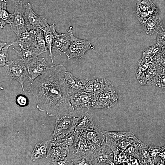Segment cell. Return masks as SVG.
<instances>
[{
	"mask_svg": "<svg viewBox=\"0 0 165 165\" xmlns=\"http://www.w3.org/2000/svg\"><path fill=\"white\" fill-rule=\"evenodd\" d=\"M67 70L62 64L48 67L45 72L31 83L28 91L37 102V107L52 116L74 114L70 94L71 91L66 82Z\"/></svg>",
	"mask_w": 165,
	"mask_h": 165,
	"instance_id": "cell-1",
	"label": "cell"
},
{
	"mask_svg": "<svg viewBox=\"0 0 165 165\" xmlns=\"http://www.w3.org/2000/svg\"><path fill=\"white\" fill-rule=\"evenodd\" d=\"M118 100V94L111 83L99 93L93 94L92 108L110 109L115 105Z\"/></svg>",
	"mask_w": 165,
	"mask_h": 165,
	"instance_id": "cell-2",
	"label": "cell"
},
{
	"mask_svg": "<svg viewBox=\"0 0 165 165\" xmlns=\"http://www.w3.org/2000/svg\"><path fill=\"white\" fill-rule=\"evenodd\" d=\"M4 67L9 77L18 82L24 91V83L27 79H29L26 65L18 59L9 61Z\"/></svg>",
	"mask_w": 165,
	"mask_h": 165,
	"instance_id": "cell-3",
	"label": "cell"
},
{
	"mask_svg": "<svg viewBox=\"0 0 165 165\" xmlns=\"http://www.w3.org/2000/svg\"><path fill=\"white\" fill-rule=\"evenodd\" d=\"M26 4V3L20 0L15 2L14 12L9 24L11 29L15 33L17 38L28 31L24 16Z\"/></svg>",
	"mask_w": 165,
	"mask_h": 165,
	"instance_id": "cell-4",
	"label": "cell"
},
{
	"mask_svg": "<svg viewBox=\"0 0 165 165\" xmlns=\"http://www.w3.org/2000/svg\"><path fill=\"white\" fill-rule=\"evenodd\" d=\"M94 49V46L87 40L79 38L72 33L71 43L64 53L68 59H80L84 56L87 51Z\"/></svg>",
	"mask_w": 165,
	"mask_h": 165,
	"instance_id": "cell-5",
	"label": "cell"
},
{
	"mask_svg": "<svg viewBox=\"0 0 165 165\" xmlns=\"http://www.w3.org/2000/svg\"><path fill=\"white\" fill-rule=\"evenodd\" d=\"M79 116L69 114L55 116V128L51 138L54 139L60 134L74 131L75 122Z\"/></svg>",
	"mask_w": 165,
	"mask_h": 165,
	"instance_id": "cell-6",
	"label": "cell"
},
{
	"mask_svg": "<svg viewBox=\"0 0 165 165\" xmlns=\"http://www.w3.org/2000/svg\"><path fill=\"white\" fill-rule=\"evenodd\" d=\"M24 16L28 31L42 29L48 24L47 19L45 16L36 13L32 9L30 3H26Z\"/></svg>",
	"mask_w": 165,
	"mask_h": 165,
	"instance_id": "cell-7",
	"label": "cell"
},
{
	"mask_svg": "<svg viewBox=\"0 0 165 165\" xmlns=\"http://www.w3.org/2000/svg\"><path fill=\"white\" fill-rule=\"evenodd\" d=\"M93 93L81 90L70 95V102L73 110L84 112L92 108Z\"/></svg>",
	"mask_w": 165,
	"mask_h": 165,
	"instance_id": "cell-8",
	"label": "cell"
},
{
	"mask_svg": "<svg viewBox=\"0 0 165 165\" xmlns=\"http://www.w3.org/2000/svg\"><path fill=\"white\" fill-rule=\"evenodd\" d=\"M136 16L142 24L158 13V9L151 0L136 1Z\"/></svg>",
	"mask_w": 165,
	"mask_h": 165,
	"instance_id": "cell-9",
	"label": "cell"
},
{
	"mask_svg": "<svg viewBox=\"0 0 165 165\" xmlns=\"http://www.w3.org/2000/svg\"><path fill=\"white\" fill-rule=\"evenodd\" d=\"M72 26L69 27L65 33L55 32L52 45V50H54V57L57 54L65 53L69 47L71 42V35L72 33Z\"/></svg>",
	"mask_w": 165,
	"mask_h": 165,
	"instance_id": "cell-10",
	"label": "cell"
},
{
	"mask_svg": "<svg viewBox=\"0 0 165 165\" xmlns=\"http://www.w3.org/2000/svg\"><path fill=\"white\" fill-rule=\"evenodd\" d=\"M29 75V80L33 82L39 76L43 74L48 67L44 58L39 55L26 64Z\"/></svg>",
	"mask_w": 165,
	"mask_h": 165,
	"instance_id": "cell-11",
	"label": "cell"
},
{
	"mask_svg": "<svg viewBox=\"0 0 165 165\" xmlns=\"http://www.w3.org/2000/svg\"><path fill=\"white\" fill-rule=\"evenodd\" d=\"M96 151L82 134H79L71 154L78 157L85 155L90 157Z\"/></svg>",
	"mask_w": 165,
	"mask_h": 165,
	"instance_id": "cell-12",
	"label": "cell"
},
{
	"mask_svg": "<svg viewBox=\"0 0 165 165\" xmlns=\"http://www.w3.org/2000/svg\"><path fill=\"white\" fill-rule=\"evenodd\" d=\"M114 155L107 144L96 151L91 156L92 165H114Z\"/></svg>",
	"mask_w": 165,
	"mask_h": 165,
	"instance_id": "cell-13",
	"label": "cell"
},
{
	"mask_svg": "<svg viewBox=\"0 0 165 165\" xmlns=\"http://www.w3.org/2000/svg\"><path fill=\"white\" fill-rule=\"evenodd\" d=\"M82 134L88 141L97 151L106 145V136L103 130L96 127Z\"/></svg>",
	"mask_w": 165,
	"mask_h": 165,
	"instance_id": "cell-14",
	"label": "cell"
},
{
	"mask_svg": "<svg viewBox=\"0 0 165 165\" xmlns=\"http://www.w3.org/2000/svg\"><path fill=\"white\" fill-rule=\"evenodd\" d=\"M95 127L91 116L84 112L76 118L74 130L79 134H82L92 130Z\"/></svg>",
	"mask_w": 165,
	"mask_h": 165,
	"instance_id": "cell-15",
	"label": "cell"
},
{
	"mask_svg": "<svg viewBox=\"0 0 165 165\" xmlns=\"http://www.w3.org/2000/svg\"><path fill=\"white\" fill-rule=\"evenodd\" d=\"M70 155L68 150L57 145L53 140L50 144L46 157L49 161L53 164L66 159Z\"/></svg>",
	"mask_w": 165,
	"mask_h": 165,
	"instance_id": "cell-16",
	"label": "cell"
},
{
	"mask_svg": "<svg viewBox=\"0 0 165 165\" xmlns=\"http://www.w3.org/2000/svg\"><path fill=\"white\" fill-rule=\"evenodd\" d=\"M79 134L74 130L58 135L53 141L58 145L68 151L70 154Z\"/></svg>",
	"mask_w": 165,
	"mask_h": 165,
	"instance_id": "cell-17",
	"label": "cell"
},
{
	"mask_svg": "<svg viewBox=\"0 0 165 165\" xmlns=\"http://www.w3.org/2000/svg\"><path fill=\"white\" fill-rule=\"evenodd\" d=\"M160 69L156 61L151 64L148 68L139 77L137 78L142 85L154 84L157 76Z\"/></svg>",
	"mask_w": 165,
	"mask_h": 165,
	"instance_id": "cell-18",
	"label": "cell"
},
{
	"mask_svg": "<svg viewBox=\"0 0 165 165\" xmlns=\"http://www.w3.org/2000/svg\"><path fill=\"white\" fill-rule=\"evenodd\" d=\"M44 33L46 49L49 52V57L52 62V65H55L53 57L54 55L52 51V45L54 34L56 31V26L55 23L49 25L48 24L46 27L42 29Z\"/></svg>",
	"mask_w": 165,
	"mask_h": 165,
	"instance_id": "cell-19",
	"label": "cell"
},
{
	"mask_svg": "<svg viewBox=\"0 0 165 165\" xmlns=\"http://www.w3.org/2000/svg\"><path fill=\"white\" fill-rule=\"evenodd\" d=\"M35 32V30H34L24 32L13 42V45H17L21 50L31 48L34 42Z\"/></svg>",
	"mask_w": 165,
	"mask_h": 165,
	"instance_id": "cell-20",
	"label": "cell"
},
{
	"mask_svg": "<svg viewBox=\"0 0 165 165\" xmlns=\"http://www.w3.org/2000/svg\"><path fill=\"white\" fill-rule=\"evenodd\" d=\"M53 138L37 143L35 146L31 156V159L35 161L46 157Z\"/></svg>",
	"mask_w": 165,
	"mask_h": 165,
	"instance_id": "cell-21",
	"label": "cell"
},
{
	"mask_svg": "<svg viewBox=\"0 0 165 165\" xmlns=\"http://www.w3.org/2000/svg\"><path fill=\"white\" fill-rule=\"evenodd\" d=\"M65 79L66 83L71 91V94L82 90L88 79H78L68 70L65 72Z\"/></svg>",
	"mask_w": 165,
	"mask_h": 165,
	"instance_id": "cell-22",
	"label": "cell"
},
{
	"mask_svg": "<svg viewBox=\"0 0 165 165\" xmlns=\"http://www.w3.org/2000/svg\"><path fill=\"white\" fill-rule=\"evenodd\" d=\"M17 53L18 59L26 65L42 53L36 49L32 46L31 48L22 50L20 51L13 48Z\"/></svg>",
	"mask_w": 165,
	"mask_h": 165,
	"instance_id": "cell-23",
	"label": "cell"
},
{
	"mask_svg": "<svg viewBox=\"0 0 165 165\" xmlns=\"http://www.w3.org/2000/svg\"><path fill=\"white\" fill-rule=\"evenodd\" d=\"M142 24L147 34L149 35L156 33L159 28L162 25L158 14L152 17Z\"/></svg>",
	"mask_w": 165,
	"mask_h": 165,
	"instance_id": "cell-24",
	"label": "cell"
},
{
	"mask_svg": "<svg viewBox=\"0 0 165 165\" xmlns=\"http://www.w3.org/2000/svg\"><path fill=\"white\" fill-rule=\"evenodd\" d=\"M7 2L6 0H1L0 2V26L3 28L5 25L11 22L13 13L7 10Z\"/></svg>",
	"mask_w": 165,
	"mask_h": 165,
	"instance_id": "cell-25",
	"label": "cell"
},
{
	"mask_svg": "<svg viewBox=\"0 0 165 165\" xmlns=\"http://www.w3.org/2000/svg\"><path fill=\"white\" fill-rule=\"evenodd\" d=\"M35 41L33 46L36 49L42 54L47 52L44 33L43 31L39 28L35 30Z\"/></svg>",
	"mask_w": 165,
	"mask_h": 165,
	"instance_id": "cell-26",
	"label": "cell"
},
{
	"mask_svg": "<svg viewBox=\"0 0 165 165\" xmlns=\"http://www.w3.org/2000/svg\"><path fill=\"white\" fill-rule=\"evenodd\" d=\"M106 138L115 142L134 136V134L130 132H119L103 130Z\"/></svg>",
	"mask_w": 165,
	"mask_h": 165,
	"instance_id": "cell-27",
	"label": "cell"
},
{
	"mask_svg": "<svg viewBox=\"0 0 165 165\" xmlns=\"http://www.w3.org/2000/svg\"><path fill=\"white\" fill-rule=\"evenodd\" d=\"M161 47L157 43L146 49L143 52L142 57L156 61L158 57L160 55Z\"/></svg>",
	"mask_w": 165,
	"mask_h": 165,
	"instance_id": "cell-28",
	"label": "cell"
},
{
	"mask_svg": "<svg viewBox=\"0 0 165 165\" xmlns=\"http://www.w3.org/2000/svg\"><path fill=\"white\" fill-rule=\"evenodd\" d=\"M141 142L137 138L134 142L126 149L124 152L127 155L138 159L140 162L141 158L139 149Z\"/></svg>",
	"mask_w": 165,
	"mask_h": 165,
	"instance_id": "cell-29",
	"label": "cell"
},
{
	"mask_svg": "<svg viewBox=\"0 0 165 165\" xmlns=\"http://www.w3.org/2000/svg\"><path fill=\"white\" fill-rule=\"evenodd\" d=\"M139 151L140 163L144 165L154 164L149 152L148 145L141 142Z\"/></svg>",
	"mask_w": 165,
	"mask_h": 165,
	"instance_id": "cell-30",
	"label": "cell"
},
{
	"mask_svg": "<svg viewBox=\"0 0 165 165\" xmlns=\"http://www.w3.org/2000/svg\"><path fill=\"white\" fill-rule=\"evenodd\" d=\"M13 42L7 44L0 50V66L5 67L9 61V60L8 49L11 46L13 45Z\"/></svg>",
	"mask_w": 165,
	"mask_h": 165,
	"instance_id": "cell-31",
	"label": "cell"
},
{
	"mask_svg": "<svg viewBox=\"0 0 165 165\" xmlns=\"http://www.w3.org/2000/svg\"><path fill=\"white\" fill-rule=\"evenodd\" d=\"M137 138L134 136L116 142L117 149L120 152H124L126 149L132 144Z\"/></svg>",
	"mask_w": 165,
	"mask_h": 165,
	"instance_id": "cell-32",
	"label": "cell"
},
{
	"mask_svg": "<svg viewBox=\"0 0 165 165\" xmlns=\"http://www.w3.org/2000/svg\"><path fill=\"white\" fill-rule=\"evenodd\" d=\"M155 84L159 87L165 88V69L160 68Z\"/></svg>",
	"mask_w": 165,
	"mask_h": 165,
	"instance_id": "cell-33",
	"label": "cell"
},
{
	"mask_svg": "<svg viewBox=\"0 0 165 165\" xmlns=\"http://www.w3.org/2000/svg\"><path fill=\"white\" fill-rule=\"evenodd\" d=\"M156 33L157 34V44L162 47L165 45V27L162 25Z\"/></svg>",
	"mask_w": 165,
	"mask_h": 165,
	"instance_id": "cell-34",
	"label": "cell"
},
{
	"mask_svg": "<svg viewBox=\"0 0 165 165\" xmlns=\"http://www.w3.org/2000/svg\"><path fill=\"white\" fill-rule=\"evenodd\" d=\"M148 151L150 155L154 164L155 161L159 157V155L161 151L162 147L148 145Z\"/></svg>",
	"mask_w": 165,
	"mask_h": 165,
	"instance_id": "cell-35",
	"label": "cell"
},
{
	"mask_svg": "<svg viewBox=\"0 0 165 165\" xmlns=\"http://www.w3.org/2000/svg\"><path fill=\"white\" fill-rule=\"evenodd\" d=\"M95 77H93L88 79V81L82 90L87 93H93L94 91V82Z\"/></svg>",
	"mask_w": 165,
	"mask_h": 165,
	"instance_id": "cell-36",
	"label": "cell"
},
{
	"mask_svg": "<svg viewBox=\"0 0 165 165\" xmlns=\"http://www.w3.org/2000/svg\"><path fill=\"white\" fill-rule=\"evenodd\" d=\"M16 103L20 106L24 107L28 105V101L26 97L23 95H20L17 97Z\"/></svg>",
	"mask_w": 165,
	"mask_h": 165,
	"instance_id": "cell-37",
	"label": "cell"
},
{
	"mask_svg": "<svg viewBox=\"0 0 165 165\" xmlns=\"http://www.w3.org/2000/svg\"><path fill=\"white\" fill-rule=\"evenodd\" d=\"M156 62L161 68L165 69V57L160 55L157 59Z\"/></svg>",
	"mask_w": 165,
	"mask_h": 165,
	"instance_id": "cell-38",
	"label": "cell"
},
{
	"mask_svg": "<svg viewBox=\"0 0 165 165\" xmlns=\"http://www.w3.org/2000/svg\"><path fill=\"white\" fill-rule=\"evenodd\" d=\"M159 157H160L161 159L159 161H158L157 164H164L165 163V145L162 147L161 151L159 154Z\"/></svg>",
	"mask_w": 165,
	"mask_h": 165,
	"instance_id": "cell-39",
	"label": "cell"
},
{
	"mask_svg": "<svg viewBox=\"0 0 165 165\" xmlns=\"http://www.w3.org/2000/svg\"><path fill=\"white\" fill-rule=\"evenodd\" d=\"M162 51L161 53V55L165 57V45L161 47Z\"/></svg>",
	"mask_w": 165,
	"mask_h": 165,
	"instance_id": "cell-40",
	"label": "cell"
},
{
	"mask_svg": "<svg viewBox=\"0 0 165 165\" xmlns=\"http://www.w3.org/2000/svg\"><path fill=\"white\" fill-rule=\"evenodd\" d=\"M7 45L6 42H4L0 41V50H1L3 47Z\"/></svg>",
	"mask_w": 165,
	"mask_h": 165,
	"instance_id": "cell-41",
	"label": "cell"
},
{
	"mask_svg": "<svg viewBox=\"0 0 165 165\" xmlns=\"http://www.w3.org/2000/svg\"><path fill=\"white\" fill-rule=\"evenodd\" d=\"M140 0H136V1H140Z\"/></svg>",
	"mask_w": 165,
	"mask_h": 165,
	"instance_id": "cell-42",
	"label": "cell"
}]
</instances>
